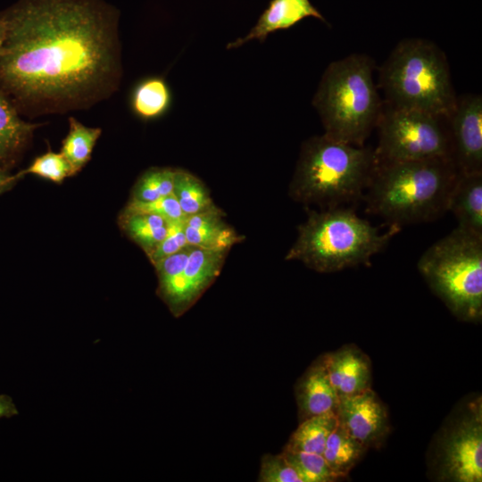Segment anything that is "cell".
<instances>
[{"label": "cell", "instance_id": "6da1fadb", "mask_svg": "<svg viewBox=\"0 0 482 482\" xmlns=\"http://www.w3.org/2000/svg\"><path fill=\"white\" fill-rule=\"evenodd\" d=\"M0 20V78L40 110L83 106L117 82L118 16L101 0H21Z\"/></svg>", "mask_w": 482, "mask_h": 482}, {"label": "cell", "instance_id": "7a4b0ae2", "mask_svg": "<svg viewBox=\"0 0 482 482\" xmlns=\"http://www.w3.org/2000/svg\"><path fill=\"white\" fill-rule=\"evenodd\" d=\"M458 174L448 157L377 162L362 198L388 226L435 220L447 212Z\"/></svg>", "mask_w": 482, "mask_h": 482}, {"label": "cell", "instance_id": "3957f363", "mask_svg": "<svg viewBox=\"0 0 482 482\" xmlns=\"http://www.w3.org/2000/svg\"><path fill=\"white\" fill-rule=\"evenodd\" d=\"M376 165L370 148L325 134L312 137L302 145L289 195L320 209L345 206L363 197Z\"/></svg>", "mask_w": 482, "mask_h": 482}, {"label": "cell", "instance_id": "277c9868", "mask_svg": "<svg viewBox=\"0 0 482 482\" xmlns=\"http://www.w3.org/2000/svg\"><path fill=\"white\" fill-rule=\"evenodd\" d=\"M297 229L285 260L301 262L320 273L370 266L371 258L400 231L396 226H388L383 232L347 206L309 210Z\"/></svg>", "mask_w": 482, "mask_h": 482}, {"label": "cell", "instance_id": "5b68a950", "mask_svg": "<svg viewBox=\"0 0 482 482\" xmlns=\"http://www.w3.org/2000/svg\"><path fill=\"white\" fill-rule=\"evenodd\" d=\"M375 68L373 59L364 54H349L326 68L312 99L325 135L364 145L384 106L374 80Z\"/></svg>", "mask_w": 482, "mask_h": 482}, {"label": "cell", "instance_id": "8992f818", "mask_svg": "<svg viewBox=\"0 0 482 482\" xmlns=\"http://www.w3.org/2000/svg\"><path fill=\"white\" fill-rule=\"evenodd\" d=\"M386 105L415 110L447 120L457 96L445 53L432 41L405 38L379 68Z\"/></svg>", "mask_w": 482, "mask_h": 482}, {"label": "cell", "instance_id": "52a82bcc", "mask_svg": "<svg viewBox=\"0 0 482 482\" xmlns=\"http://www.w3.org/2000/svg\"><path fill=\"white\" fill-rule=\"evenodd\" d=\"M418 270L459 320L482 317V237L455 228L420 257Z\"/></svg>", "mask_w": 482, "mask_h": 482}, {"label": "cell", "instance_id": "ba28073f", "mask_svg": "<svg viewBox=\"0 0 482 482\" xmlns=\"http://www.w3.org/2000/svg\"><path fill=\"white\" fill-rule=\"evenodd\" d=\"M442 120L427 112L384 104L376 127L377 162L452 158L449 134Z\"/></svg>", "mask_w": 482, "mask_h": 482}, {"label": "cell", "instance_id": "9c48e42d", "mask_svg": "<svg viewBox=\"0 0 482 482\" xmlns=\"http://www.w3.org/2000/svg\"><path fill=\"white\" fill-rule=\"evenodd\" d=\"M481 399L470 402L444 432L437 448L438 478L482 481Z\"/></svg>", "mask_w": 482, "mask_h": 482}, {"label": "cell", "instance_id": "30bf717a", "mask_svg": "<svg viewBox=\"0 0 482 482\" xmlns=\"http://www.w3.org/2000/svg\"><path fill=\"white\" fill-rule=\"evenodd\" d=\"M227 252L191 247L183 270L158 290V295L174 316L179 317L188 310L219 276Z\"/></svg>", "mask_w": 482, "mask_h": 482}, {"label": "cell", "instance_id": "8fae6325", "mask_svg": "<svg viewBox=\"0 0 482 482\" xmlns=\"http://www.w3.org/2000/svg\"><path fill=\"white\" fill-rule=\"evenodd\" d=\"M452 158L461 173L482 172V97L468 94L457 98L447 119Z\"/></svg>", "mask_w": 482, "mask_h": 482}, {"label": "cell", "instance_id": "7c38bea8", "mask_svg": "<svg viewBox=\"0 0 482 482\" xmlns=\"http://www.w3.org/2000/svg\"><path fill=\"white\" fill-rule=\"evenodd\" d=\"M336 413L338 424L366 449L378 448L390 429L386 407L371 388L339 397Z\"/></svg>", "mask_w": 482, "mask_h": 482}, {"label": "cell", "instance_id": "4fadbf2b", "mask_svg": "<svg viewBox=\"0 0 482 482\" xmlns=\"http://www.w3.org/2000/svg\"><path fill=\"white\" fill-rule=\"evenodd\" d=\"M329 380L339 397L371 388L372 372L368 356L353 345L324 354Z\"/></svg>", "mask_w": 482, "mask_h": 482}, {"label": "cell", "instance_id": "5bb4252c", "mask_svg": "<svg viewBox=\"0 0 482 482\" xmlns=\"http://www.w3.org/2000/svg\"><path fill=\"white\" fill-rule=\"evenodd\" d=\"M295 397L301 420L337 412L339 396L329 380L324 354L300 378L295 386Z\"/></svg>", "mask_w": 482, "mask_h": 482}, {"label": "cell", "instance_id": "9a60e30c", "mask_svg": "<svg viewBox=\"0 0 482 482\" xmlns=\"http://www.w3.org/2000/svg\"><path fill=\"white\" fill-rule=\"evenodd\" d=\"M308 17L326 21L310 0H270L248 34L229 43L227 48H237L252 40L263 42L270 34L289 29Z\"/></svg>", "mask_w": 482, "mask_h": 482}, {"label": "cell", "instance_id": "2e32d148", "mask_svg": "<svg viewBox=\"0 0 482 482\" xmlns=\"http://www.w3.org/2000/svg\"><path fill=\"white\" fill-rule=\"evenodd\" d=\"M447 212L456 218L457 228L482 237V172H459Z\"/></svg>", "mask_w": 482, "mask_h": 482}, {"label": "cell", "instance_id": "e0dca14e", "mask_svg": "<svg viewBox=\"0 0 482 482\" xmlns=\"http://www.w3.org/2000/svg\"><path fill=\"white\" fill-rule=\"evenodd\" d=\"M185 234L189 245L212 250H226L242 241L234 229L222 219V212L213 206L185 218Z\"/></svg>", "mask_w": 482, "mask_h": 482}, {"label": "cell", "instance_id": "ac0fdd59", "mask_svg": "<svg viewBox=\"0 0 482 482\" xmlns=\"http://www.w3.org/2000/svg\"><path fill=\"white\" fill-rule=\"evenodd\" d=\"M36 127L23 121L0 94V167L10 163L20 154Z\"/></svg>", "mask_w": 482, "mask_h": 482}, {"label": "cell", "instance_id": "d6986e66", "mask_svg": "<svg viewBox=\"0 0 482 482\" xmlns=\"http://www.w3.org/2000/svg\"><path fill=\"white\" fill-rule=\"evenodd\" d=\"M366 450L337 422L327 439L322 455L333 473L343 478L348 476Z\"/></svg>", "mask_w": 482, "mask_h": 482}, {"label": "cell", "instance_id": "ffe728a7", "mask_svg": "<svg viewBox=\"0 0 482 482\" xmlns=\"http://www.w3.org/2000/svg\"><path fill=\"white\" fill-rule=\"evenodd\" d=\"M337 424V413H325L306 418L301 420L285 448L322 454L327 439Z\"/></svg>", "mask_w": 482, "mask_h": 482}, {"label": "cell", "instance_id": "44dd1931", "mask_svg": "<svg viewBox=\"0 0 482 482\" xmlns=\"http://www.w3.org/2000/svg\"><path fill=\"white\" fill-rule=\"evenodd\" d=\"M171 103L170 90L161 78H148L141 81L135 88L131 105L135 113L145 120L162 116Z\"/></svg>", "mask_w": 482, "mask_h": 482}, {"label": "cell", "instance_id": "7402d4cb", "mask_svg": "<svg viewBox=\"0 0 482 482\" xmlns=\"http://www.w3.org/2000/svg\"><path fill=\"white\" fill-rule=\"evenodd\" d=\"M100 135V129L86 127L76 119L70 118V129L62 141L61 154L71 164L74 174L90 159Z\"/></svg>", "mask_w": 482, "mask_h": 482}, {"label": "cell", "instance_id": "603a6c76", "mask_svg": "<svg viewBox=\"0 0 482 482\" xmlns=\"http://www.w3.org/2000/svg\"><path fill=\"white\" fill-rule=\"evenodd\" d=\"M173 194L186 217L215 206L205 185L184 170H176Z\"/></svg>", "mask_w": 482, "mask_h": 482}, {"label": "cell", "instance_id": "cb8c5ba5", "mask_svg": "<svg viewBox=\"0 0 482 482\" xmlns=\"http://www.w3.org/2000/svg\"><path fill=\"white\" fill-rule=\"evenodd\" d=\"M124 227L128 234L149 254L166 235L167 220L155 214H125Z\"/></svg>", "mask_w": 482, "mask_h": 482}, {"label": "cell", "instance_id": "d4e9b609", "mask_svg": "<svg viewBox=\"0 0 482 482\" xmlns=\"http://www.w3.org/2000/svg\"><path fill=\"white\" fill-rule=\"evenodd\" d=\"M302 482H330L339 479L322 454L284 448L281 453Z\"/></svg>", "mask_w": 482, "mask_h": 482}, {"label": "cell", "instance_id": "484cf974", "mask_svg": "<svg viewBox=\"0 0 482 482\" xmlns=\"http://www.w3.org/2000/svg\"><path fill=\"white\" fill-rule=\"evenodd\" d=\"M175 169H151L138 179L134 197L140 201H153L173 193Z\"/></svg>", "mask_w": 482, "mask_h": 482}, {"label": "cell", "instance_id": "4316f807", "mask_svg": "<svg viewBox=\"0 0 482 482\" xmlns=\"http://www.w3.org/2000/svg\"><path fill=\"white\" fill-rule=\"evenodd\" d=\"M35 174L54 182L60 183L66 177L74 174L72 168L61 154L48 152L37 158L25 170L16 174L18 178L25 174Z\"/></svg>", "mask_w": 482, "mask_h": 482}, {"label": "cell", "instance_id": "83f0119b", "mask_svg": "<svg viewBox=\"0 0 482 482\" xmlns=\"http://www.w3.org/2000/svg\"><path fill=\"white\" fill-rule=\"evenodd\" d=\"M134 213L155 214L164 218L167 221L186 218L173 193L153 201H140L132 198L126 207L125 214Z\"/></svg>", "mask_w": 482, "mask_h": 482}, {"label": "cell", "instance_id": "f1b7e54d", "mask_svg": "<svg viewBox=\"0 0 482 482\" xmlns=\"http://www.w3.org/2000/svg\"><path fill=\"white\" fill-rule=\"evenodd\" d=\"M185 234V219L168 220L164 238L148 254L153 263L188 246Z\"/></svg>", "mask_w": 482, "mask_h": 482}, {"label": "cell", "instance_id": "f546056e", "mask_svg": "<svg viewBox=\"0 0 482 482\" xmlns=\"http://www.w3.org/2000/svg\"><path fill=\"white\" fill-rule=\"evenodd\" d=\"M258 481L262 482H302L282 453L266 454L262 458Z\"/></svg>", "mask_w": 482, "mask_h": 482}, {"label": "cell", "instance_id": "4dcf8cb0", "mask_svg": "<svg viewBox=\"0 0 482 482\" xmlns=\"http://www.w3.org/2000/svg\"><path fill=\"white\" fill-rule=\"evenodd\" d=\"M191 247V245H188L154 263L158 275V290L167 286L183 270L187 264Z\"/></svg>", "mask_w": 482, "mask_h": 482}, {"label": "cell", "instance_id": "1f68e13d", "mask_svg": "<svg viewBox=\"0 0 482 482\" xmlns=\"http://www.w3.org/2000/svg\"><path fill=\"white\" fill-rule=\"evenodd\" d=\"M19 414L12 399L7 395H0V419L11 418Z\"/></svg>", "mask_w": 482, "mask_h": 482}, {"label": "cell", "instance_id": "d6a6232c", "mask_svg": "<svg viewBox=\"0 0 482 482\" xmlns=\"http://www.w3.org/2000/svg\"><path fill=\"white\" fill-rule=\"evenodd\" d=\"M17 179V175L10 176L0 169V194L11 188Z\"/></svg>", "mask_w": 482, "mask_h": 482}, {"label": "cell", "instance_id": "836d02e7", "mask_svg": "<svg viewBox=\"0 0 482 482\" xmlns=\"http://www.w3.org/2000/svg\"><path fill=\"white\" fill-rule=\"evenodd\" d=\"M4 38V27L3 21L0 20V44L3 45Z\"/></svg>", "mask_w": 482, "mask_h": 482}, {"label": "cell", "instance_id": "e575fe53", "mask_svg": "<svg viewBox=\"0 0 482 482\" xmlns=\"http://www.w3.org/2000/svg\"><path fill=\"white\" fill-rule=\"evenodd\" d=\"M1 49H2V45L0 44V53H1Z\"/></svg>", "mask_w": 482, "mask_h": 482}]
</instances>
